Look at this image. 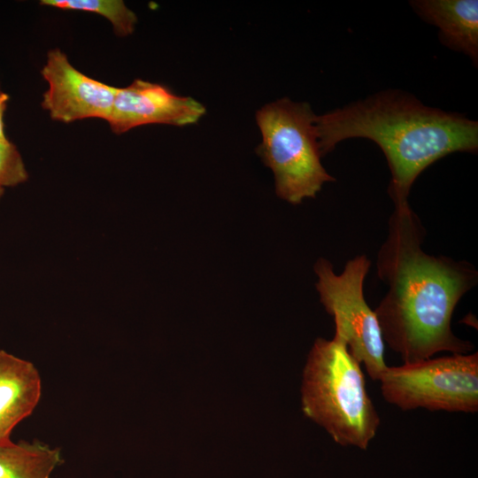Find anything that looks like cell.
<instances>
[{"mask_svg": "<svg viewBox=\"0 0 478 478\" xmlns=\"http://www.w3.org/2000/svg\"><path fill=\"white\" fill-rule=\"evenodd\" d=\"M302 410L341 445L365 450L376 435L380 417L369 397L360 363L346 342L316 339L303 373Z\"/></svg>", "mask_w": 478, "mask_h": 478, "instance_id": "obj_3", "label": "cell"}, {"mask_svg": "<svg viewBox=\"0 0 478 478\" xmlns=\"http://www.w3.org/2000/svg\"><path fill=\"white\" fill-rule=\"evenodd\" d=\"M314 117L309 104L289 98L266 104L256 116L262 134L257 152L274 173L277 196L293 204L335 180L321 165Z\"/></svg>", "mask_w": 478, "mask_h": 478, "instance_id": "obj_4", "label": "cell"}, {"mask_svg": "<svg viewBox=\"0 0 478 478\" xmlns=\"http://www.w3.org/2000/svg\"><path fill=\"white\" fill-rule=\"evenodd\" d=\"M424 234L408 203L397 204L378 254V275L389 291L374 312L383 341L405 363L474 348L454 335L451 322L458 302L474 285L476 272L466 262L425 253Z\"/></svg>", "mask_w": 478, "mask_h": 478, "instance_id": "obj_1", "label": "cell"}, {"mask_svg": "<svg viewBox=\"0 0 478 478\" xmlns=\"http://www.w3.org/2000/svg\"><path fill=\"white\" fill-rule=\"evenodd\" d=\"M28 173L19 150L10 141L0 142V182L12 187L25 182Z\"/></svg>", "mask_w": 478, "mask_h": 478, "instance_id": "obj_13", "label": "cell"}, {"mask_svg": "<svg viewBox=\"0 0 478 478\" xmlns=\"http://www.w3.org/2000/svg\"><path fill=\"white\" fill-rule=\"evenodd\" d=\"M370 265L366 256H358L336 274L328 260L320 258L314 270L320 302L334 318L335 334L344 339L351 354L364 364L370 378L379 381L387 368L384 343L375 312L367 305L363 293Z\"/></svg>", "mask_w": 478, "mask_h": 478, "instance_id": "obj_6", "label": "cell"}, {"mask_svg": "<svg viewBox=\"0 0 478 478\" xmlns=\"http://www.w3.org/2000/svg\"><path fill=\"white\" fill-rule=\"evenodd\" d=\"M379 381L384 399L404 411H478L477 352L387 366Z\"/></svg>", "mask_w": 478, "mask_h": 478, "instance_id": "obj_5", "label": "cell"}, {"mask_svg": "<svg viewBox=\"0 0 478 478\" xmlns=\"http://www.w3.org/2000/svg\"><path fill=\"white\" fill-rule=\"evenodd\" d=\"M413 11L426 22L439 29L441 42L478 62L477 0H415Z\"/></svg>", "mask_w": 478, "mask_h": 478, "instance_id": "obj_10", "label": "cell"}, {"mask_svg": "<svg viewBox=\"0 0 478 478\" xmlns=\"http://www.w3.org/2000/svg\"><path fill=\"white\" fill-rule=\"evenodd\" d=\"M41 394V376L35 365L0 350V446L12 443V430L34 412Z\"/></svg>", "mask_w": 478, "mask_h": 478, "instance_id": "obj_9", "label": "cell"}, {"mask_svg": "<svg viewBox=\"0 0 478 478\" xmlns=\"http://www.w3.org/2000/svg\"><path fill=\"white\" fill-rule=\"evenodd\" d=\"M204 112L205 108L195 99L177 96L160 84L138 79L127 87L117 89L106 121L112 131L121 134L148 124H193Z\"/></svg>", "mask_w": 478, "mask_h": 478, "instance_id": "obj_8", "label": "cell"}, {"mask_svg": "<svg viewBox=\"0 0 478 478\" xmlns=\"http://www.w3.org/2000/svg\"><path fill=\"white\" fill-rule=\"evenodd\" d=\"M4 191V187L0 182V198L2 197Z\"/></svg>", "mask_w": 478, "mask_h": 478, "instance_id": "obj_15", "label": "cell"}, {"mask_svg": "<svg viewBox=\"0 0 478 478\" xmlns=\"http://www.w3.org/2000/svg\"><path fill=\"white\" fill-rule=\"evenodd\" d=\"M9 99V96L4 93H0V142L9 141L4 135V112L6 108V104Z\"/></svg>", "mask_w": 478, "mask_h": 478, "instance_id": "obj_14", "label": "cell"}, {"mask_svg": "<svg viewBox=\"0 0 478 478\" xmlns=\"http://www.w3.org/2000/svg\"><path fill=\"white\" fill-rule=\"evenodd\" d=\"M41 73L49 84L42 106L51 119L65 123L88 118L108 119L118 88L86 76L58 49L48 52Z\"/></svg>", "mask_w": 478, "mask_h": 478, "instance_id": "obj_7", "label": "cell"}, {"mask_svg": "<svg viewBox=\"0 0 478 478\" xmlns=\"http://www.w3.org/2000/svg\"><path fill=\"white\" fill-rule=\"evenodd\" d=\"M63 461L59 448L39 441L0 446V478H50Z\"/></svg>", "mask_w": 478, "mask_h": 478, "instance_id": "obj_11", "label": "cell"}, {"mask_svg": "<svg viewBox=\"0 0 478 478\" xmlns=\"http://www.w3.org/2000/svg\"><path fill=\"white\" fill-rule=\"evenodd\" d=\"M320 156L350 138L374 141L391 173L389 194L395 205L408 203L420 173L454 152L475 153L478 123L462 114L423 104L412 95L385 90L314 117Z\"/></svg>", "mask_w": 478, "mask_h": 478, "instance_id": "obj_2", "label": "cell"}, {"mask_svg": "<svg viewBox=\"0 0 478 478\" xmlns=\"http://www.w3.org/2000/svg\"><path fill=\"white\" fill-rule=\"evenodd\" d=\"M40 4L102 15L112 23L115 34L119 36L132 34L137 22L135 12L120 0H42Z\"/></svg>", "mask_w": 478, "mask_h": 478, "instance_id": "obj_12", "label": "cell"}]
</instances>
